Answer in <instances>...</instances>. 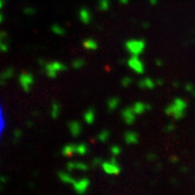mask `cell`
<instances>
[{"label":"cell","instance_id":"12","mask_svg":"<svg viewBox=\"0 0 195 195\" xmlns=\"http://www.w3.org/2000/svg\"><path fill=\"white\" fill-rule=\"evenodd\" d=\"M83 44L87 50H95L98 48V42L93 39H86V40H84Z\"/></svg>","mask_w":195,"mask_h":195},{"label":"cell","instance_id":"5","mask_svg":"<svg viewBox=\"0 0 195 195\" xmlns=\"http://www.w3.org/2000/svg\"><path fill=\"white\" fill-rule=\"evenodd\" d=\"M18 81L24 90H29L32 85L34 84V76L29 73H23L18 77Z\"/></svg>","mask_w":195,"mask_h":195},{"label":"cell","instance_id":"17","mask_svg":"<svg viewBox=\"0 0 195 195\" xmlns=\"http://www.w3.org/2000/svg\"><path fill=\"white\" fill-rule=\"evenodd\" d=\"M99 8L102 11H105L110 8V0H100L99 1Z\"/></svg>","mask_w":195,"mask_h":195},{"label":"cell","instance_id":"6","mask_svg":"<svg viewBox=\"0 0 195 195\" xmlns=\"http://www.w3.org/2000/svg\"><path fill=\"white\" fill-rule=\"evenodd\" d=\"M121 116H123L126 124L131 125V124H133V121H136V116H137V115L135 114L132 107H126L123 111V113H121Z\"/></svg>","mask_w":195,"mask_h":195},{"label":"cell","instance_id":"7","mask_svg":"<svg viewBox=\"0 0 195 195\" xmlns=\"http://www.w3.org/2000/svg\"><path fill=\"white\" fill-rule=\"evenodd\" d=\"M150 109H151V106H150L149 104H146V103H143V102H137L132 106V110L136 115H142L143 113L149 111Z\"/></svg>","mask_w":195,"mask_h":195},{"label":"cell","instance_id":"23","mask_svg":"<svg viewBox=\"0 0 195 195\" xmlns=\"http://www.w3.org/2000/svg\"><path fill=\"white\" fill-rule=\"evenodd\" d=\"M114 153H115V154L121 153V149H119L118 146H115V147H114Z\"/></svg>","mask_w":195,"mask_h":195},{"label":"cell","instance_id":"1","mask_svg":"<svg viewBox=\"0 0 195 195\" xmlns=\"http://www.w3.org/2000/svg\"><path fill=\"white\" fill-rule=\"evenodd\" d=\"M187 107V104L184 100L180 98H177L166 107L165 113L168 115V116L172 117L176 121H179L182 117H184L185 114V110Z\"/></svg>","mask_w":195,"mask_h":195},{"label":"cell","instance_id":"22","mask_svg":"<svg viewBox=\"0 0 195 195\" xmlns=\"http://www.w3.org/2000/svg\"><path fill=\"white\" fill-rule=\"evenodd\" d=\"M24 12L26 14H33L35 12V10H34V9H32V8H25Z\"/></svg>","mask_w":195,"mask_h":195},{"label":"cell","instance_id":"24","mask_svg":"<svg viewBox=\"0 0 195 195\" xmlns=\"http://www.w3.org/2000/svg\"><path fill=\"white\" fill-rule=\"evenodd\" d=\"M170 161L172 162V163H178V158H177V157H176V156H172V157H171Z\"/></svg>","mask_w":195,"mask_h":195},{"label":"cell","instance_id":"3","mask_svg":"<svg viewBox=\"0 0 195 195\" xmlns=\"http://www.w3.org/2000/svg\"><path fill=\"white\" fill-rule=\"evenodd\" d=\"M145 42L140 39H131L126 42V49L130 54L139 56L144 51Z\"/></svg>","mask_w":195,"mask_h":195},{"label":"cell","instance_id":"2","mask_svg":"<svg viewBox=\"0 0 195 195\" xmlns=\"http://www.w3.org/2000/svg\"><path fill=\"white\" fill-rule=\"evenodd\" d=\"M44 69L46 75L49 78H55L58 76L59 73L63 72L66 69L64 63L59 62V61H52V62H48L44 65Z\"/></svg>","mask_w":195,"mask_h":195},{"label":"cell","instance_id":"16","mask_svg":"<svg viewBox=\"0 0 195 195\" xmlns=\"http://www.w3.org/2000/svg\"><path fill=\"white\" fill-rule=\"evenodd\" d=\"M85 62L84 60H81V59H76V60H74L72 62V67L74 69H80L81 67L84 66Z\"/></svg>","mask_w":195,"mask_h":195},{"label":"cell","instance_id":"9","mask_svg":"<svg viewBox=\"0 0 195 195\" xmlns=\"http://www.w3.org/2000/svg\"><path fill=\"white\" fill-rule=\"evenodd\" d=\"M125 141L127 144H137L139 142V136L135 131H127L125 133Z\"/></svg>","mask_w":195,"mask_h":195},{"label":"cell","instance_id":"27","mask_svg":"<svg viewBox=\"0 0 195 195\" xmlns=\"http://www.w3.org/2000/svg\"><path fill=\"white\" fill-rule=\"evenodd\" d=\"M1 124H2V121L0 119V133H1V129H2V126H1Z\"/></svg>","mask_w":195,"mask_h":195},{"label":"cell","instance_id":"15","mask_svg":"<svg viewBox=\"0 0 195 195\" xmlns=\"http://www.w3.org/2000/svg\"><path fill=\"white\" fill-rule=\"evenodd\" d=\"M12 75H13V69H7L6 70H3V72L0 74V81L3 83V81L7 80V79H10L11 77H12Z\"/></svg>","mask_w":195,"mask_h":195},{"label":"cell","instance_id":"26","mask_svg":"<svg viewBox=\"0 0 195 195\" xmlns=\"http://www.w3.org/2000/svg\"><path fill=\"white\" fill-rule=\"evenodd\" d=\"M2 22H3V15L0 13V23H2Z\"/></svg>","mask_w":195,"mask_h":195},{"label":"cell","instance_id":"8","mask_svg":"<svg viewBox=\"0 0 195 195\" xmlns=\"http://www.w3.org/2000/svg\"><path fill=\"white\" fill-rule=\"evenodd\" d=\"M104 169L111 175H117L121 172V167L116 162H112V163H105Z\"/></svg>","mask_w":195,"mask_h":195},{"label":"cell","instance_id":"13","mask_svg":"<svg viewBox=\"0 0 195 195\" xmlns=\"http://www.w3.org/2000/svg\"><path fill=\"white\" fill-rule=\"evenodd\" d=\"M4 39H6V34L1 32L0 33V52H7L9 50V46Z\"/></svg>","mask_w":195,"mask_h":195},{"label":"cell","instance_id":"14","mask_svg":"<svg viewBox=\"0 0 195 195\" xmlns=\"http://www.w3.org/2000/svg\"><path fill=\"white\" fill-rule=\"evenodd\" d=\"M51 32L53 33L56 36H64L65 35V29L63 26H61V25H58V24H54L51 26Z\"/></svg>","mask_w":195,"mask_h":195},{"label":"cell","instance_id":"28","mask_svg":"<svg viewBox=\"0 0 195 195\" xmlns=\"http://www.w3.org/2000/svg\"><path fill=\"white\" fill-rule=\"evenodd\" d=\"M119 1L123 2V3H127V2H128V1H127V0H119Z\"/></svg>","mask_w":195,"mask_h":195},{"label":"cell","instance_id":"10","mask_svg":"<svg viewBox=\"0 0 195 195\" xmlns=\"http://www.w3.org/2000/svg\"><path fill=\"white\" fill-rule=\"evenodd\" d=\"M79 20L84 23V24H89L91 21V13L88 9L83 8L79 10Z\"/></svg>","mask_w":195,"mask_h":195},{"label":"cell","instance_id":"4","mask_svg":"<svg viewBox=\"0 0 195 195\" xmlns=\"http://www.w3.org/2000/svg\"><path fill=\"white\" fill-rule=\"evenodd\" d=\"M128 66L137 74H143L144 73V64L139 59V56H131L128 60Z\"/></svg>","mask_w":195,"mask_h":195},{"label":"cell","instance_id":"19","mask_svg":"<svg viewBox=\"0 0 195 195\" xmlns=\"http://www.w3.org/2000/svg\"><path fill=\"white\" fill-rule=\"evenodd\" d=\"M165 130H166V132H171V131L175 130V125H173V124H168V125L165 127Z\"/></svg>","mask_w":195,"mask_h":195},{"label":"cell","instance_id":"20","mask_svg":"<svg viewBox=\"0 0 195 195\" xmlns=\"http://www.w3.org/2000/svg\"><path fill=\"white\" fill-rule=\"evenodd\" d=\"M146 158L149 159V161H154V159L157 158V155L155 153H150L146 155Z\"/></svg>","mask_w":195,"mask_h":195},{"label":"cell","instance_id":"21","mask_svg":"<svg viewBox=\"0 0 195 195\" xmlns=\"http://www.w3.org/2000/svg\"><path fill=\"white\" fill-rule=\"evenodd\" d=\"M121 84H123L125 87H127L129 84H131V79L129 78V77H126V78H124V80L121 81Z\"/></svg>","mask_w":195,"mask_h":195},{"label":"cell","instance_id":"11","mask_svg":"<svg viewBox=\"0 0 195 195\" xmlns=\"http://www.w3.org/2000/svg\"><path fill=\"white\" fill-rule=\"evenodd\" d=\"M139 87L142 89H153L155 87V81L151 78H144L139 83Z\"/></svg>","mask_w":195,"mask_h":195},{"label":"cell","instance_id":"18","mask_svg":"<svg viewBox=\"0 0 195 195\" xmlns=\"http://www.w3.org/2000/svg\"><path fill=\"white\" fill-rule=\"evenodd\" d=\"M118 103H119V101H118V99H116V98H113L112 100H110V102H109V107H110V110H114V109H116L117 105H118Z\"/></svg>","mask_w":195,"mask_h":195},{"label":"cell","instance_id":"25","mask_svg":"<svg viewBox=\"0 0 195 195\" xmlns=\"http://www.w3.org/2000/svg\"><path fill=\"white\" fill-rule=\"evenodd\" d=\"M2 7H3V0H0V10L2 9Z\"/></svg>","mask_w":195,"mask_h":195}]
</instances>
